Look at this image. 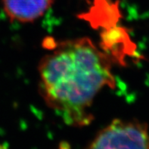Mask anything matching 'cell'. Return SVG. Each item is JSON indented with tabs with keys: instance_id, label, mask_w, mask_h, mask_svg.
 <instances>
[{
	"instance_id": "obj_1",
	"label": "cell",
	"mask_w": 149,
	"mask_h": 149,
	"mask_svg": "<svg viewBox=\"0 0 149 149\" xmlns=\"http://www.w3.org/2000/svg\"><path fill=\"white\" fill-rule=\"evenodd\" d=\"M38 65L39 93L45 104L72 127L93 120L91 108L105 87L113 89L112 60L87 37L55 42Z\"/></svg>"
},
{
	"instance_id": "obj_2",
	"label": "cell",
	"mask_w": 149,
	"mask_h": 149,
	"mask_svg": "<svg viewBox=\"0 0 149 149\" xmlns=\"http://www.w3.org/2000/svg\"><path fill=\"white\" fill-rule=\"evenodd\" d=\"M86 149H149L148 124L116 119L102 129Z\"/></svg>"
},
{
	"instance_id": "obj_3",
	"label": "cell",
	"mask_w": 149,
	"mask_h": 149,
	"mask_svg": "<svg viewBox=\"0 0 149 149\" xmlns=\"http://www.w3.org/2000/svg\"><path fill=\"white\" fill-rule=\"evenodd\" d=\"M55 0H1L2 8L10 21L33 23L42 17Z\"/></svg>"
},
{
	"instance_id": "obj_4",
	"label": "cell",
	"mask_w": 149,
	"mask_h": 149,
	"mask_svg": "<svg viewBox=\"0 0 149 149\" xmlns=\"http://www.w3.org/2000/svg\"><path fill=\"white\" fill-rule=\"evenodd\" d=\"M102 50L111 58L112 61H125V56H131L136 52L135 45L132 42L125 29L115 28L102 34Z\"/></svg>"
},
{
	"instance_id": "obj_5",
	"label": "cell",
	"mask_w": 149,
	"mask_h": 149,
	"mask_svg": "<svg viewBox=\"0 0 149 149\" xmlns=\"http://www.w3.org/2000/svg\"><path fill=\"white\" fill-rule=\"evenodd\" d=\"M59 149H70V147L69 145H68V143H66V142H63V143L61 144Z\"/></svg>"
}]
</instances>
